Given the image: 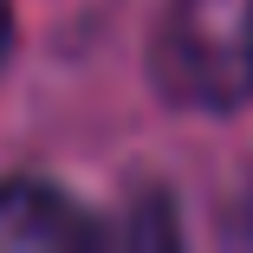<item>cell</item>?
<instances>
[{
	"label": "cell",
	"instance_id": "3957f363",
	"mask_svg": "<svg viewBox=\"0 0 253 253\" xmlns=\"http://www.w3.org/2000/svg\"><path fill=\"white\" fill-rule=\"evenodd\" d=\"M7 45H13V7L0 0V65H7Z\"/></svg>",
	"mask_w": 253,
	"mask_h": 253
},
{
	"label": "cell",
	"instance_id": "7a4b0ae2",
	"mask_svg": "<svg viewBox=\"0 0 253 253\" xmlns=\"http://www.w3.org/2000/svg\"><path fill=\"white\" fill-rule=\"evenodd\" d=\"M111 227L97 221L78 195L52 182H0V253H33V247H97Z\"/></svg>",
	"mask_w": 253,
	"mask_h": 253
},
{
	"label": "cell",
	"instance_id": "6da1fadb",
	"mask_svg": "<svg viewBox=\"0 0 253 253\" xmlns=\"http://www.w3.org/2000/svg\"><path fill=\"white\" fill-rule=\"evenodd\" d=\"M149 78L182 111L253 104V0H169L149 39Z\"/></svg>",
	"mask_w": 253,
	"mask_h": 253
}]
</instances>
